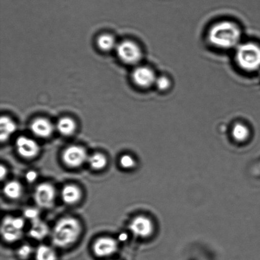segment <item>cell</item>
<instances>
[{
	"mask_svg": "<svg viewBox=\"0 0 260 260\" xmlns=\"http://www.w3.org/2000/svg\"><path fill=\"white\" fill-rule=\"evenodd\" d=\"M81 226L77 219L65 217L55 224L52 233V241L58 248H67L78 240Z\"/></svg>",
	"mask_w": 260,
	"mask_h": 260,
	"instance_id": "cell-1",
	"label": "cell"
},
{
	"mask_svg": "<svg viewBox=\"0 0 260 260\" xmlns=\"http://www.w3.org/2000/svg\"><path fill=\"white\" fill-rule=\"evenodd\" d=\"M241 32L236 24L230 22H222L211 28L209 40L215 47L230 48L238 44Z\"/></svg>",
	"mask_w": 260,
	"mask_h": 260,
	"instance_id": "cell-2",
	"label": "cell"
},
{
	"mask_svg": "<svg viewBox=\"0 0 260 260\" xmlns=\"http://www.w3.org/2000/svg\"><path fill=\"white\" fill-rule=\"evenodd\" d=\"M236 58L243 70L255 71L260 67V48L253 43H244L238 48Z\"/></svg>",
	"mask_w": 260,
	"mask_h": 260,
	"instance_id": "cell-3",
	"label": "cell"
},
{
	"mask_svg": "<svg viewBox=\"0 0 260 260\" xmlns=\"http://www.w3.org/2000/svg\"><path fill=\"white\" fill-rule=\"evenodd\" d=\"M24 220L20 217L7 216L3 220L1 233L3 238L8 243H14L19 240L23 234Z\"/></svg>",
	"mask_w": 260,
	"mask_h": 260,
	"instance_id": "cell-4",
	"label": "cell"
},
{
	"mask_svg": "<svg viewBox=\"0 0 260 260\" xmlns=\"http://www.w3.org/2000/svg\"><path fill=\"white\" fill-rule=\"evenodd\" d=\"M116 49L119 59L126 64H136L141 59V49L132 41L125 40L119 43Z\"/></svg>",
	"mask_w": 260,
	"mask_h": 260,
	"instance_id": "cell-5",
	"label": "cell"
},
{
	"mask_svg": "<svg viewBox=\"0 0 260 260\" xmlns=\"http://www.w3.org/2000/svg\"><path fill=\"white\" fill-rule=\"evenodd\" d=\"M56 192L54 187L49 183H42L35 188L34 199L40 208L48 209L54 205Z\"/></svg>",
	"mask_w": 260,
	"mask_h": 260,
	"instance_id": "cell-6",
	"label": "cell"
},
{
	"mask_svg": "<svg viewBox=\"0 0 260 260\" xmlns=\"http://www.w3.org/2000/svg\"><path fill=\"white\" fill-rule=\"evenodd\" d=\"M87 153L83 147L71 145L66 148L62 154L63 162L69 167L78 168L88 160Z\"/></svg>",
	"mask_w": 260,
	"mask_h": 260,
	"instance_id": "cell-7",
	"label": "cell"
},
{
	"mask_svg": "<svg viewBox=\"0 0 260 260\" xmlns=\"http://www.w3.org/2000/svg\"><path fill=\"white\" fill-rule=\"evenodd\" d=\"M16 149L20 156L25 159L37 157L40 151L39 145L34 140L21 136L16 140Z\"/></svg>",
	"mask_w": 260,
	"mask_h": 260,
	"instance_id": "cell-8",
	"label": "cell"
},
{
	"mask_svg": "<svg viewBox=\"0 0 260 260\" xmlns=\"http://www.w3.org/2000/svg\"><path fill=\"white\" fill-rule=\"evenodd\" d=\"M93 250L96 256H109L118 250V243L114 239L103 237L96 240L93 244Z\"/></svg>",
	"mask_w": 260,
	"mask_h": 260,
	"instance_id": "cell-9",
	"label": "cell"
},
{
	"mask_svg": "<svg viewBox=\"0 0 260 260\" xmlns=\"http://www.w3.org/2000/svg\"><path fill=\"white\" fill-rule=\"evenodd\" d=\"M132 79L137 85L147 88L155 82V76L153 71L146 67L135 69L132 74Z\"/></svg>",
	"mask_w": 260,
	"mask_h": 260,
	"instance_id": "cell-10",
	"label": "cell"
},
{
	"mask_svg": "<svg viewBox=\"0 0 260 260\" xmlns=\"http://www.w3.org/2000/svg\"><path fill=\"white\" fill-rule=\"evenodd\" d=\"M32 134L42 139H46L52 135L54 126L48 119L43 118L35 119L30 124Z\"/></svg>",
	"mask_w": 260,
	"mask_h": 260,
	"instance_id": "cell-11",
	"label": "cell"
},
{
	"mask_svg": "<svg viewBox=\"0 0 260 260\" xmlns=\"http://www.w3.org/2000/svg\"><path fill=\"white\" fill-rule=\"evenodd\" d=\"M130 230L135 236L146 237L151 232V223L147 218L139 216L132 221L129 225Z\"/></svg>",
	"mask_w": 260,
	"mask_h": 260,
	"instance_id": "cell-12",
	"label": "cell"
},
{
	"mask_svg": "<svg viewBox=\"0 0 260 260\" xmlns=\"http://www.w3.org/2000/svg\"><path fill=\"white\" fill-rule=\"evenodd\" d=\"M82 193L80 188L75 185H67L63 187L61 196L66 204L74 205L81 200Z\"/></svg>",
	"mask_w": 260,
	"mask_h": 260,
	"instance_id": "cell-13",
	"label": "cell"
},
{
	"mask_svg": "<svg viewBox=\"0 0 260 260\" xmlns=\"http://www.w3.org/2000/svg\"><path fill=\"white\" fill-rule=\"evenodd\" d=\"M16 124L11 118L2 116L0 119V139L2 142L7 141L11 135L16 131Z\"/></svg>",
	"mask_w": 260,
	"mask_h": 260,
	"instance_id": "cell-14",
	"label": "cell"
},
{
	"mask_svg": "<svg viewBox=\"0 0 260 260\" xmlns=\"http://www.w3.org/2000/svg\"><path fill=\"white\" fill-rule=\"evenodd\" d=\"M31 226L29 230V236L36 240H42L48 235L49 229L47 224L40 219L31 221Z\"/></svg>",
	"mask_w": 260,
	"mask_h": 260,
	"instance_id": "cell-15",
	"label": "cell"
},
{
	"mask_svg": "<svg viewBox=\"0 0 260 260\" xmlns=\"http://www.w3.org/2000/svg\"><path fill=\"white\" fill-rule=\"evenodd\" d=\"M56 128L58 132L63 136H71L75 134L76 129V124L72 118L63 117L57 121Z\"/></svg>",
	"mask_w": 260,
	"mask_h": 260,
	"instance_id": "cell-16",
	"label": "cell"
},
{
	"mask_svg": "<svg viewBox=\"0 0 260 260\" xmlns=\"http://www.w3.org/2000/svg\"><path fill=\"white\" fill-rule=\"evenodd\" d=\"M98 47L103 52H110L116 48L117 45L115 38L109 34H103L99 36L96 40Z\"/></svg>",
	"mask_w": 260,
	"mask_h": 260,
	"instance_id": "cell-17",
	"label": "cell"
},
{
	"mask_svg": "<svg viewBox=\"0 0 260 260\" xmlns=\"http://www.w3.org/2000/svg\"><path fill=\"white\" fill-rule=\"evenodd\" d=\"M4 192L8 198L17 200L22 194V185L17 181H10L5 184Z\"/></svg>",
	"mask_w": 260,
	"mask_h": 260,
	"instance_id": "cell-18",
	"label": "cell"
},
{
	"mask_svg": "<svg viewBox=\"0 0 260 260\" xmlns=\"http://www.w3.org/2000/svg\"><path fill=\"white\" fill-rule=\"evenodd\" d=\"M88 162L90 167L95 170H103L108 164V160L105 155L99 152L88 157Z\"/></svg>",
	"mask_w": 260,
	"mask_h": 260,
	"instance_id": "cell-19",
	"label": "cell"
},
{
	"mask_svg": "<svg viewBox=\"0 0 260 260\" xmlns=\"http://www.w3.org/2000/svg\"><path fill=\"white\" fill-rule=\"evenodd\" d=\"M36 259L37 260H56L57 256L54 250L50 247L41 245L36 251Z\"/></svg>",
	"mask_w": 260,
	"mask_h": 260,
	"instance_id": "cell-20",
	"label": "cell"
},
{
	"mask_svg": "<svg viewBox=\"0 0 260 260\" xmlns=\"http://www.w3.org/2000/svg\"><path fill=\"white\" fill-rule=\"evenodd\" d=\"M234 137L239 140L246 139L248 135V129L245 126L241 124H237L233 130Z\"/></svg>",
	"mask_w": 260,
	"mask_h": 260,
	"instance_id": "cell-21",
	"label": "cell"
},
{
	"mask_svg": "<svg viewBox=\"0 0 260 260\" xmlns=\"http://www.w3.org/2000/svg\"><path fill=\"white\" fill-rule=\"evenodd\" d=\"M119 163H120L121 167L124 169H129V168L134 167L135 164L134 158L127 154L123 155L121 157Z\"/></svg>",
	"mask_w": 260,
	"mask_h": 260,
	"instance_id": "cell-22",
	"label": "cell"
},
{
	"mask_svg": "<svg viewBox=\"0 0 260 260\" xmlns=\"http://www.w3.org/2000/svg\"><path fill=\"white\" fill-rule=\"evenodd\" d=\"M39 211L33 208L25 209L24 212L25 218L31 221L39 219Z\"/></svg>",
	"mask_w": 260,
	"mask_h": 260,
	"instance_id": "cell-23",
	"label": "cell"
},
{
	"mask_svg": "<svg viewBox=\"0 0 260 260\" xmlns=\"http://www.w3.org/2000/svg\"><path fill=\"white\" fill-rule=\"evenodd\" d=\"M32 249L27 244L23 245L18 250V255L22 259H26L31 254Z\"/></svg>",
	"mask_w": 260,
	"mask_h": 260,
	"instance_id": "cell-24",
	"label": "cell"
},
{
	"mask_svg": "<svg viewBox=\"0 0 260 260\" xmlns=\"http://www.w3.org/2000/svg\"><path fill=\"white\" fill-rule=\"evenodd\" d=\"M155 83H156L157 87L160 90H167L170 86V80L167 78L164 77V76L157 79Z\"/></svg>",
	"mask_w": 260,
	"mask_h": 260,
	"instance_id": "cell-25",
	"label": "cell"
},
{
	"mask_svg": "<svg viewBox=\"0 0 260 260\" xmlns=\"http://www.w3.org/2000/svg\"><path fill=\"white\" fill-rule=\"evenodd\" d=\"M25 178H26L28 182L32 183L35 182L37 178V173L34 172V171H29V172L26 173Z\"/></svg>",
	"mask_w": 260,
	"mask_h": 260,
	"instance_id": "cell-26",
	"label": "cell"
},
{
	"mask_svg": "<svg viewBox=\"0 0 260 260\" xmlns=\"http://www.w3.org/2000/svg\"><path fill=\"white\" fill-rule=\"evenodd\" d=\"M7 175V170L6 168H5L4 166H2L1 167V178L2 179H4L5 176Z\"/></svg>",
	"mask_w": 260,
	"mask_h": 260,
	"instance_id": "cell-27",
	"label": "cell"
}]
</instances>
